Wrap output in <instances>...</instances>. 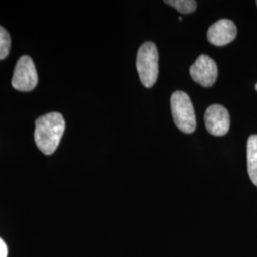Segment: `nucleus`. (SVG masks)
I'll return each mask as SVG.
<instances>
[{
	"instance_id": "1",
	"label": "nucleus",
	"mask_w": 257,
	"mask_h": 257,
	"mask_svg": "<svg viewBox=\"0 0 257 257\" xmlns=\"http://www.w3.org/2000/svg\"><path fill=\"white\" fill-rule=\"evenodd\" d=\"M65 131V120L59 112H50L36 120L35 141L37 148L51 156L58 147Z\"/></svg>"
},
{
	"instance_id": "2",
	"label": "nucleus",
	"mask_w": 257,
	"mask_h": 257,
	"mask_svg": "<svg viewBox=\"0 0 257 257\" xmlns=\"http://www.w3.org/2000/svg\"><path fill=\"white\" fill-rule=\"evenodd\" d=\"M171 109L175 126L185 134H193L196 118L193 103L186 92L177 91L171 97Z\"/></svg>"
},
{
	"instance_id": "3",
	"label": "nucleus",
	"mask_w": 257,
	"mask_h": 257,
	"mask_svg": "<svg viewBox=\"0 0 257 257\" xmlns=\"http://www.w3.org/2000/svg\"><path fill=\"white\" fill-rule=\"evenodd\" d=\"M137 70L144 87L151 88L156 84L158 76V53L153 42H145L139 48Z\"/></svg>"
},
{
	"instance_id": "4",
	"label": "nucleus",
	"mask_w": 257,
	"mask_h": 257,
	"mask_svg": "<svg viewBox=\"0 0 257 257\" xmlns=\"http://www.w3.org/2000/svg\"><path fill=\"white\" fill-rule=\"evenodd\" d=\"M38 75L33 59L28 56H21L16 65L12 78L13 87L20 92H31L37 87Z\"/></svg>"
},
{
	"instance_id": "5",
	"label": "nucleus",
	"mask_w": 257,
	"mask_h": 257,
	"mask_svg": "<svg viewBox=\"0 0 257 257\" xmlns=\"http://www.w3.org/2000/svg\"><path fill=\"white\" fill-rule=\"evenodd\" d=\"M217 66L210 56L201 55L190 68V74L194 82L202 87L210 88L217 79Z\"/></svg>"
},
{
	"instance_id": "6",
	"label": "nucleus",
	"mask_w": 257,
	"mask_h": 257,
	"mask_svg": "<svg viewBox=\"0 0 257 257\" xmlns=\"http://www.w3.org/2000/svg\"><path fill=\"white\" fill-rule=\"evenodd\" d=\"M205 125L207 131L214 137H223L230 130V114L222 105L214 104L205 112Z\"/></svg>"
},
{
	"instance_id": "7",
	"label": "nucleus",
	"mask_w": 257,
	"mask_h": 257,
	"mask_svg": "<svg viewBox=\"0 0 257 257\" xmlns=\"http://www.w3.org/2000/svg\"><path fill=\"white\" fill-rule=\"evenodd\" d=\"M237 35L235 24L229 19H220L211 25L207 37L211 44L215 46H225L233 41Z\"/></svg>"
},
{
	"instance_id": "8",
	"label": "nucleus",
	"mask_w": 257,
	"mask_h": 257,
	"mask_svg": "<svg viewBox=\"0 0 257 257\" xmlns=\"http://www.w3.org/2000/svg\"><path fill=\"white\" fill-rule=\"evenodd\" d=\"M248 173L251 182L257 187V136H250L247 144Z\"/></svg>"
},
{
	"instance_id": "9",
	"label": "nucleus",
	"mask_w": 257,
	"mask_h": 257,
	"mask_svg": "<svg viewBox=\"0 0 257 257\" xmlns=\"http://www.w3.org/2000/svg\"><path fill=\"white\" fill-rule=\"evenodd\" d=\"M165 3L185 15L192 14L197 7V3L194 0H166Z\"/></svg>"
},
{
	"instance_id": "10",
	"label": "nucleus",
	"mask_w": 257,
	"mask_h": 257,
	"mask_svg": "<svg viewBox=\"0 0 257 257\" xmlns=\"http://www.w3.org/2000/svg\"><path fill=\"white\" fill-rule=\"evenodd\" d=\"M11 49V37L7 30L0 26V60L6 58Z\"/></svg>"
},
{
	"instance_id": "11",
	"label": "nucleus",
	"mask_w": 257,
	"mask_h": 257,
	"mask_svg": "<svg viewBox=\"0 0 257 257\" xmlns=\"http://www.w3.org/2000/svg\"><path fill=\"white\" fill-rule=\"evenodd\" d=\"M8 255V248L5 242L0 238V257H7Z\"/></svg>"
},
{
	"instance_id": "12",
	"label": "nucleus",
	"mask_w": 257,
	"mask_h": 257,
	"mask_svg": "<svg viewBox=\"0 0 257 257\" xmlns=\"http://www.w3.org/2000/svg\"><path fill=\"white\" fill-rule=\"evenodd\" d=\"M255 89H256V91H257V84H256V85H255Z\"/></svg>"
},
{
	"instance_id": "13",
	"label": "nucleus",
	"mask_w": 257,
	"mask_h": 257,
	"mask_svg": "<svg viewBox=\"0 0 257 257\" xmlns=\"http://www.w3.org/2000/svg\"><path fill=\"white\" fill-rule=\"evenodd\" d=\"M256 4H257V1H256Z\"/></svg>"
}]
</instances>
